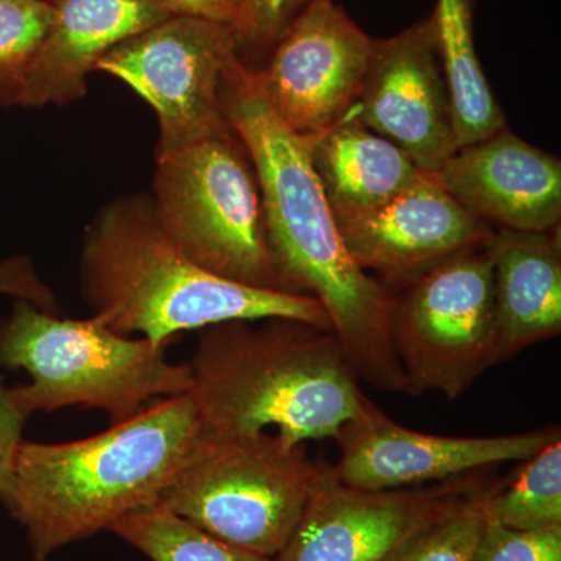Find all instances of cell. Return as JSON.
Masks as SVG:
<instances>
[{
  "label": "cell",
  "instance_id": "1",
  "mask_svg": "<svg viewBox=\"0 0 561 561\" xmlns=\"http://www.w3.org/2000/svg\"><path fill=\"white\" fill-rule=\"evenodd\" d=\"M225 114L260 181L268 241L291 294L323 306L357 378L411 394L390 334V291L346 250L311 162L312 138L273 113L242 60L225 87Z\"/></svg>",
  "mask_w": 561,
  "mask_h": 561
},
{
  "label": "cell",
  "instance_id": "2",
  "mask_svg": "<svg viewBox=\"0 0 561 561\" xmlns=\"http://www.w3.org/2000/svg\"><path fill=\"white\" fill-rule=\"evenodd\" d=\"M205 437L197 402L187 391L92 437L24 440L3 505L27 531L33 559L46 561L62 546L154 504Z\"/></svg>",
  "mask_w": 561,
  "mask_h": 561
},
{
  "label": "cell",
  "instance_id": "3",
  "mask_svg": "<svg viewBox=\"0 0 561 561\" xmlns=\"http://www.w3.org/2000/svg\"><path fill=\"white\" fill-rule=\"evenodd\" d=\"M225 321L203 330L191 393L206 437L275 430L289 446L337 438L370 400L334 332L306 321Z\"/></svg>",
  "mask_w": 561,
  "mask_h": 561
},
{
  "label": "cell",
  "instance_id": "4",
  "mask_svg": "<svg viewBox=\"0 0 561 561\" xmlns=\"http://www.w3.org/2000/svg\"><path fill=\"white\" fill-rule=\"evenodd\" d=\"M81 283L92 319L158 348H168L180 332L234 320H300L332 331L316 298L254 289L195 264L162 232L146 197L110 203L92 220Z\"/></svg>",
  "mask_w": 561,
  "mask_h": 561
},
{
  "label": "cell",
  "instance_id": "5",
  "mask_svg": "<svg viewBox=\"0 0 561 561\" xmlns=\"http://www.w3.org/2000/svg\"><path fill=\"white\" fill-rule=\"evenodd\" d=\"M146 339L95 319H58L31 302H14L0 327V367L25 370L31 382L10 387L25 416L62 408L101 409L111 424L130 419L150 400L187 393L190 364H173Z\"/></svg>",
  "mask_w": 561,
  "mask_h": 561
},
{
  "label": "cell",
  "instance_id": "6",
  "mask_svg": "<svg viewBox=\"0 0 561 561\" xmlns=\"http://www.w3.org/2000/svg\"><path fill=\"white\" fill-rule=\"evenodd\" d=\"M150 201L162 232L195 264L291 294L273 256L253 161L232 128L158 153Z\"/></svg>",
  "mask_w": 561,
  "mask_h": 561
},
{
  "label": "cell",
  "instance_id": "7",
  "mask_svg": "<svg viewBox=\"0 0 561 561\" xmlns=\"http://www.w3.org/2000/svg\"><path fill=\"white\" fill-rule=\"evenodd\" d=\"M324 471L275 432L205 437L154 504L217 540L276 559Z\"/></svg>",
  "mask_w": 561,
  "mask_h": 561
},
{
  "label": "cell",
  "instance_id": "8",
  "mask_svg": "<svg viewBox=\"0 0 561 561\" xmlns=\"http://www.w3.org/2000/svg\"><path fill=\"white\" fill-rule=\"evenodd\" d=\"M490 239L387 289L391 342L411 397L437 391L457 400L501 362Z\"/></svg>",
  "mask_w": 561,
  "mask_h": 561
},
{
  "label": "cell",
  "instance_id": "9",
  "mask_svg": "<svg viewBox=\"0 0 561 561\" xmlns=\"http://www.w3.org/2000/svg\"><path fill=\"white\" fill-rule=\"evenodd\" d=\"M239 61L230 25L171 16L111 49L95 70L124 81L153 108L161 153L230 130L225 87Z\"/></svg>",
  "mask_w": 561,
  "mask_h": 561
},
{
  "label": "cell",
  "instance_id": "10",
  "mask_svg": "<svg viewBox=\"0 0 561 561\" xmlns=\"http://www.w3.org/2000/svg\"><path fill=\"white\" fill-rule=\"evenodd\" d=\"M373 38L332 0H312L291 21L260 68L257 90L286 127L316 138L353 116Z\"/></svg>",
  "mask_w": 561,
  "mask_h": 561
},
{
  "label": "cell",
  "instance_id": "11",
  "mask_svg": "<svg viewBox=\"0 0 561 561\" xmlns=\"http://www.w3.org/2000/svg\"><path fill=\"white\" fill-rule=\"evenodd\" d=\"M353 116L390 140L421 172H437L459 149L432 14L391 38L373 41Z\"/></svg>",
  "mask_w": 561,
  "mask_h": 561
},
{
  "label": "cell",
  "instance_id": "12",
  "mask_svg": "<svg viewBox=\"0 0 561 561\" xmlns=\"http://www.w3.org/2000/svg\"><path fill=\"white\" fill-rule=\"evenodd\" d=\"M557 437L559 427L497 437L424 434L402 427L370 401L359 419L346 423L335 438L341 459L331 470L351 489H413L476 474L507 461L529 460Z\"/></svg>",
  "mask_w": 561,
  "mask_h": 561
},
{
  "label": "cell",
  "instance_id": "13",
  "mask_svg": "<svg viewBox=\"0 0 561 561\" xmlns=\"http://www.w3.org/2000/svg\"><path fill=\"white\" fill-rule=\"evenodd\" d=\"M35 49L0 66V106L68 105L87 94L88 73L125 39L171 18L161 0H50Z\"/></svg>",
  "mask_w": 561,
  "mask_h": 561
},
{
  "label": "cell",
  "instance_id": "14",
  "mask_svg": "<svg viewBox=\"0 0 561 561\" xmlns=\"http://www.w3.org/2000/svg\"><path fill=\"white\" fill-rule=\"evenodd\" d=\"M470 476L432 489L365 491L345 485L330 468L275 560L382 561L440 511Z\"/></svg>",
  "mask_w": 561,
  "mask_h": 561
},
{
  "label": "cell",
  "instance_id": "15",
  "mask_svg": "<svg viewBox=\"0 0 561 561\" xmlns=\"http://www.w3.org/2000/svg\"><path fill=\"white\" fill-rule=\"evenodd\" d=\"M335 221L350 256L386 289L457 251L489 241L494 232L443 190L432 173L381 208Z\"/></svg>",
  "mask_w": 561,
  "mask_h": 561
},
{
  "label": "cell",
  "instance_id": "16",
  "mask_svg": "<svg viewBox=\"0 0 561 561\" xmlns=\"http://www.w3.org/2000/svg\"><path fill=\"white\" fill-rule=\"evenodd\" d=\"M432 175L494 230H560L559 158L530 146L508 128L459 147Z\"/></svg>",
  "mask_w": 561,
  "mask_h": 561
},
{
  "label": "cell",
  "instance_id": "17",
  "mask_svg": "<svg viewBox=\"0 0 561 561\" xmlns=\"http://www.w3.org/2000/svg\"><path fill=\"white\" fill-rule=\"evenodd\" d=\"M559 231L494 230V306L501 362L561 331Z\"/></svg>",
  "mask_w": 561,
  "mask_h": 561
},
{
  "label": "cell",
  "instance_id": "18",
  "mask_svg": "<svg viewBox=\"0 0 561 561\" xmlns=\"http://www.w3.org/2000/svg\"><path fill=\"white\" fill-rule=\"evenodd\" d=\"M311 162L335 220L381 208L426 173L354 116L312 138Z\"/></svg>",
  "mask_w": 561,
  "mask_h": 561
},
{
  "label": "cell",
  "instance_id": "19",
  "mask_svg": "<svg viewBox=\"0 0 561 561\" xmlns=\"http://www.w3.org/2000/svg\"><path fill=\"white\" fill-rule=\"evenodd\" d=\"M432 16L451 92L457 146H468L505 130L507 121L476 51L471 0H438Z\"/></svg>",
  "mask_w": 561,
  "mask_h": 561
},
{
  "label": "cell",
  "instance_id": "20",
  "mask_svg": "<svg viewBox=\"0 0 561 561\" xmlns=\"http://www.w3.org/2000/svg\"><path fill=\"white\" fill-rule=\"evenodd\" d=\"M470 476L445 505L382 561H472L486 523L485 502L497 481Z\"/></svg>",
  "mask_w": 561,
  "mask_h": 561
},
{
  "label": "cell",
  "instance_id": "21",
  "mask_svg": "<svg viewBox=\"0 0 561 561\" xmlns=\"http://www.w3.org/2000/svg\"><path fill=\"white\" fill-rule=\"evenodd\" d=\"M486 518L507 529L541 531L561 527V438L523 461L507 482H497L485 502Z\"/></svg>",
  "mask_w": 561,
  "mask_h": 561
},
{
  "label": "cell",
  "instance_id": "22",
  "mask_svg": "<svg viewBox=\"0 0 561 561\" xmlns=\"http://www.w3.org/2000/svg\"><path fill=\"white\" fill-rule=\"evenodd\" d=\"M108 530L151 561H276L217 540L157 504L128 513Z\"/></svg>",
  "mask_w": 561,
  "mask_h": 561
},
{
  "label": "cell",
  "instance_id": "23",
  "mask_svg": "<svg viewBox=\"0 0 561 561\" xmlns=\"http://www.w3.org/2000/svg\"><path fill=\"white\" fill-rule=\"evenodd\" d=\"M312 0H241L232 24L236 47L243 65L260 68L291 21Z\"/></svg>",
  "mask_w": 561,
  "mask_h": 561
},
{
  "label": "cell",
  "instance_id": "24",
  "mask_svg": "<svg viewBox=\"0 0 561 561\" xmlns=\"http://www.w3.org/2000/svg\"><path fill=\"white\" fill-rule=\"evenodd\" d=\"M472 561H561V527L518 531L486 518Z\"/></svg>",
  "mask_w": 561,
  "mask_h": 561
},
{
  "label": "cell",
  "instance_id": "25",
  "mask_svg": "<svg viewBox=\"0 0 561 561\" xmlns=\"http://www.w3.org/2000/svg\"><path fill=\"white\" fill-rule=\"evenodd\" d=\"M50 18V0H0V66L31 54Z\"/></svg>",
  "mask_w": 561,
  "mask_h": 561
},
{
  "label": "cell",
  "instance_id": "26",
  "mask_svg": "<svg viewBox=\"0 0 561 561\" xmlns=\"http://www.w3.org/2000/svg\"><path fill=\"white\" fill-rule=\"evenodd\" d=\"M0 295L16 301L31 302L43 311L54 312L55 295L46 283L39 278L31 257H7L0 261Z\"/></svg>",
  "mask_w": 561,
  "mask_h": 561
},
{
  "label": "cell",
  "instance_id": "27",
  "mask_svg": "<svg viewBox=\"0 0 561 561\" xmlns=\"http://www.w3.org/2000/svg\"><path fill=\"white\" fill-rule=\"evenodd\" d=\"M9 389L0 378V504L9 500L14 461L24 442L22 430L28 419L11 400Z\"/></svg>",
  "mask_w": 561,
  "mask_h": 561
},
{
  "label": "cell",
  "instance_id": "28",
  "mask_svg": "<svg viewBox=\"0 0 561 561\" xmlns=\"http://www.w3.org/2000/svg\"><path fill=\"white\" fill-rule=\"evenodd\" d=\"M171 16L198 18L217 22V24H234L241 0H161Z\"/></svg>",
  "mask_w": 561,
  "mask_h": 561
}]
</instances>
